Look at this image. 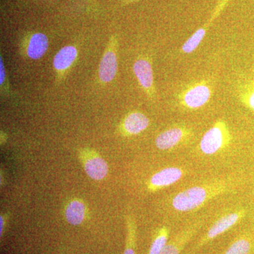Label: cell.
<instances>
[{
    "mask_svg": "<svg viewBox=\"0 0 254 254\" xmlns=\"http://www.w3.org/2000/svg\"><path fill=\"white\" fill-rule=\"evenodd\" d=\"M118 71V60L113 51L105 53L100 64L99 75L102 81L110 82L115 78Z\"/></svg>",
    "mask_w": 254,
    "mask_h": 254,
    "instance_id": "9",
    "label": "cell"
},
{
    "mask_svg": "<svg viewBox=\"0 0 254 254\" xmlns=\"http://www.w3.org/2000/svg\"><path fill=\"white\" fill-rule=\"evenodd\" d=\"M133 72L141 86L146 91L151 92L153 86V76L149 62L143 59L137 60L133 64Z\"/></svg>",
    "mask_w": 254,
    "mask_h": 254,
    "instance_id": "8",
    "label": "cell"
},
{
    "mask_svg": "<svg viewBox=\"0 0 254 254\" xmlns=\"http://www.w3.org/2000/svg\"><path fill=\"white\" fill-rule=\"evenodd\" d=\"M210 87L205 82L190 86L180 95V104L190 110L199 109L208 103L211 98Z\"/></svg>",
    "mask_w": 254,
    "mask_h": 254,
    "instance_id": "3",
    "label": "cell"
},
{
    "mask_svg": "<svg viewBox=\"0 0 254 254\" xmlns=\"http://www.w3.org/2000/svg\"><path fill=\"white\" fill-rule=\"evenodd\" d=\"M203 224V220H199L190 224L188 227L177 233L175 237L168 242V245L160 254H181L185 246L200 230Z\"/></svg>",
    "mask_w": 254,
    "mask_h": 254,
    "instance_id": "5",
    "label": "cell"
},
{
    "mask_svg": "<svg viewBox=\"0 0 254 254\" xmlns=\"http://www.w3.org/2000/svg\"><path fill=\"white\" fill-rule=\"evenodd\" d=\"M3 229H4V220H3L2 217L1 216L0 218V235H2Z\"/></svg>",
    "mask_w": 254,
    "mask_h": 254,
    "instance_id": "20",
    "label": "cell"
},
{
    "mask_svg": "<svg viewBox=\"0 0 254 254\" xmlns=\"http://www.w3.org/2000/svg\"><path fill=\"white\" fill-rule=\"evenodd\" d=\"M252 247V239L245 235L234 241L224 254H250Z\"/></svg>",
    "mask_w": 254,
    "mask_h": 254,
    "instance_id": "17",
    "label": "cell"
},
{
    "mask_svg": "<svg viewBox=\"0 0 254 254\" xmlns=\"http://www.w3.org/2000/svg\"><path fill=\"white\" fill-rule=\"evenodd\" d=\"M231 138L226 123L219 120L203 134L200 141V150L205 155L215 154L230 144Z\"/></svg>",
    "mask_w": 254,
    "mask_h": 254,
    "instance_id": "2",
    "label": "cell"
},
{
    "mask_svg": "<svg viewBox=\"0 0 254 254\" xmlns=\"http://www.w3.org/2000/svg\"><path fill=\"white\" fill-rule=\"evenodd\" d=\"M184 176V170L177 167L163 169L153 175L149 182V189L160 190L177 183Z\"/></svg>",
    "mask_w": 254,
    "mask_h": 254,
    "instance_id": "7",
    "label": "cell"
},
{
    "mask_svg": "<svg viewBox=\"0 0 254 254\" xmlns=\"http://www.w3.org/2000/svg\"><path fill=\"white\" fill-rule=\"evenodd\" d=\"M135 245H136L135 225L133 222H128V236H127L126 248L124 254H136Z\"/></svg>",
    "mask_w": 254,
    "mask_h": 254,
    "instance_id": "18",
    "label": "cell"
},
{
    "mask_svg": "<svg viewBox=\"0 0 254 254\" xmlns=\"http://www.w3.org/2000/svg\"><path fill=\"white\" fill-rule=\"evenodd\" d=\"M149 125V120L141 113L128 115L124 122V128L128 134H138L144 131Z\"/></svg>",
    "mask_w": 254,
    "mask_h": 254,
    "instance_id": "10",
    "label": "cell"
},
{
    "mask_svg": "<svg viewBox=\"0 0 254 254\" xmlns=\"http://www.w3.org/2000/svg\"><path fill=\"white\" fill-rule=\"evenodd\" d=\"M190 131L185 127H175L162 132L155 139V145L160 150L173 149L190 137Z\"/></svg>",
    "mask_w": 254,
    "mask_h": 254,
    "instance_id": "6",
    "label": "cell"
},
{
    "mask_svg": "<svg viewBox=\"0 0 254 254\" xmlns=\"http://www.w3.org/2000/svg\"><path fill=\"white\" fill-rule=\"evenodd\" d=\"M48 48V38L43 33H36L32 36L28 43L27 54L31 59H40L46 53Z\"/></svg>",
    "mask_w": 254,
    "mask_h": 254,
    "instance_id": "11",
    "label": "cell"
},
{
    "mask_svg": "<svg viewBox=\"0 0 254 254\" xmlns=\"http://www.w3.org/2000/svg\"><path fill=\"white\" fill-rule=\"evenodd\" d=\"M247 211L245 209H240L237 211L232 212L227 215H223L219 218L216 222H214L213 225L209 228L208 232L205 234L202 238L198 241L195 249H199L202 246L208 243L210 241L214 240L217 237L220 236L224 232H227L232 227L237 225L241 220L246 216Z\"/></svg>",
    "mask_w": 254,
    "mask_h": 254,
    "instance_id": "4",
    "label": "cell"
},
{
    "mask_svg": "<svg viewBox=\"0 0 254 254\" xmlns=\"http://www.w3.org/2000/svg\"><path fill=\"white\" fill-rule=\"evenodd\" d=\"M87 175L95 180H100L106 176L108 167L106 162L100 158H93L87 160L85 164Z\"/></svg>",
    "mask_w": 254,
    "mask_h": 254,
    "instance_id": "13",
    "label": "cell"
},
{
    "mask_svg": "<svg viewBox=\"0 0 254 254\" xmlns=\"http://www.w3.org/2000/svg\"><path fill=\"white\" fill-rule=\"evenodd\" d=\"M5 78V70L4 64H3L2 60L0 62V83L2 84Z\"/></svg>",
    "mask_w": 254,
    "mask_h": 254,
    "instance_id": "19",
    "label": "cell"
},
{
    "mask_svg": "<svg viewBox=\"0 0 254 254\" xmlns=\"http://www.w3.org/2000/svg\"><path fill=\"white\" fill-rule=\"evenodd\" d=\"M170 229L163 227L158 230L156 236L152 242L148 254H160L168 245L170 237Z\"/></svg>",
    "mask_w": 254,
    "mask_h": 254,
    "instance_id": "16",
    "label": "cell"
},
{
    "mask_svg": "<svg viewBox=\"0 0 254 254\" xmlns=\"http://www.w3.org/2000/svg\"><path fill=\"white\" fill-rule=\"evenodd\" d=\"M77 56V50L73 46H66L58 52L54 58L55 68L64 70L69 67Z\"/></svg>",
    "mask_w": 254,
    "mask_h": 254,
    "instance_id": "12",
    "label": "cell"
},
{
    "mask_svg": "<svg viewBox=\"0 0 254 254\" xmlns=\"http://www.w3.org/2000/svg\"><path fill=\"white\" fill-rule=\"evenodd\" d=\"M238 93L242 104L254 113V81L249 80L241 83Z\"/></svg>",
    "mask_w": 254,
    "mask_h": 254,
    "instance_id": "14",
    "label": "cell"
},
{
    "mask_svg": "<svg viewBox=\"0 0 254 254\" xmlns=\"http://www.w3.org/2000/svg\"><path fill=\"white\" fill-rule=\"evenodd\" d=\"M225 182H213L208 185L190 187L179 192L173 197L172 205L176 211H192L203 206L205 203L227 190Z\"/></svg>",
    "mask_w": 254,
    "mask_h": 254,
    "instance_id": "1",
    "label": "cell"
},
{
    "mask_svg": "<svg viewBox=\"0 0 254 254\" xmlns=\"http://www.w3.org/2000/svg\"><path fill=\"white\" fill-rule=\"evenodd\" d=\"M85 215V206L83 203L74 200L68 205L66 210L67 221L73 225H78L83 222Z\"/></svg>",
    "mask_w": 254,
    "mask_h": 254,
    "instance_id": "15",
    "label": "cell"
}]
</instances>
